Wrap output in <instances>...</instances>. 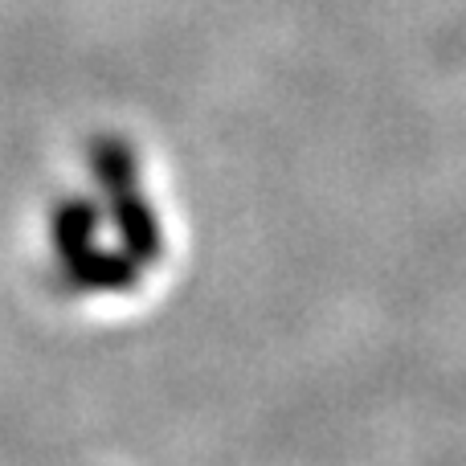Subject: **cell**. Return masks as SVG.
<instances>
[{
    "label": "cell",
    "mask_w": 466,
    "mask_h": 466,
    "mask_svg": "<svg viewBox=\"0 0 466 466\" xmlns=\"http://www.w3.org/2000/svg\"><path fill=\"white\" fill-rule=\"evenodd\" d=\"M111 160V156H106ZM119 164H90L78 188H66L46 226L49 287L70 311L86 319H127L144 311L172 282L177 241L172 233L131 229L136 221L172 218L160 193H152L147 172L136 160L123 172V193H115Z\"/></svg>",
    "instance_id": "cell-1"
}]
</instances>
